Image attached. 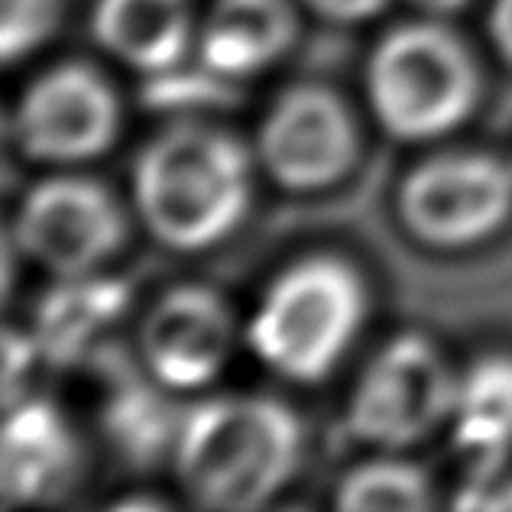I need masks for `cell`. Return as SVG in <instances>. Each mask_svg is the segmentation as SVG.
<instances>
[{"mask_svg": "<svg viewBox=\"0 0 512 512\" xmlns=\"http://www.w3.org/2000/svg\"><path fill=\"white\" fill-rule=\"evenodd\" d=\"M302 454V422L279 399L211 396L182 415L172 467L195 506L247 512L289 487Z\"/></svg>", "mask_w": 512, "mask_h": 512, "instance_id": "1", "label": "cell"}, {"mask_svg": "<svg viewBox=\"0 0 512 512\" xmlns=\"http://www.w3.org/2000/svg\"><path fill=\"white\" fill-rule=\"evenodd\" d=\"M253 163L231 133L182 120L156 133L133 163V211L179 253L218 247L244 224Z\"/></svg>", "mask_w": 512, "mask_h": 512, "instance_id": "2", "label": "cell"}, {"mask_svg": "<svg viewBox=\"0 0 512 512\" xmlns=\"http://www.w3.org/2000/svg\"><path fill=\"white\" fill-rule=\"evenodd\" d=\"M367 312V282L354 263L334 253L302 256L263 289L244 341L276 376L321 383L357 344Z\"/></svg>", "mask_w": 512, "mask_h": 512, "instance_id": "3", "label": "cell"}, {"mask_svg": "<svg viewBox=\"0 0 512 512\" xmlns=\"http://www.w3.org/2000/svg\"><path fill=\"white\" fill-rule=\"evenodd\" d=\"M480 101L470 49L435 20L402 23L367 59V104L389 137L431 143L454 133Z\"/></svg>", "mask_w": 512, "mask_h": 512, "instance_id": "4", "label": "cell"}, {"mask_svg": "<svg viewBox=\"0 0 512 512\" xmlns=\"http://www.w3.org/2000/svg\"><path fill=\"white\" fill-rule=\"evenodd\" d=\"M457 373L425 334H399L373 354L347 396L350 438L406 451L451 422Z\"/></svg>", "mask_w": 512, "mask_h": 512, "instance_id": "5", "label": "cell"}, {"mask_svg": "<svg viewBox=\"0 0 512 512\" xmlns=\"http://www.w3.org/2000/svg\"><path fill=\"white\" fill-rule=\"evenodd\" d=\"M127 240V211L111 188L78 172H56L23 192L10 244L49 276L101 273Z\"/></svg>", "mask_w": 512, "mask_h": 512, "instance_id": "6", "label": "cell"}, {"mask_svg": "<svg viewBox=\"0 0 512 512\" xmlns=\"http://www.w3.org/2000/svg\"><path fill=\"white\" fill-rule=\"evenodd\" d=\"M512 214V166L477 150L428 156L399 185V218L425 247L464 250L493 237Z\"/></svg>", "mask_w": 512, "mask_h": 512, "instance_id": "7", "label": "cell"}, {"mask_svg": "<svg viewBox=\"0 0 512 512\" xmlns=\"http://www.w3.org/2000/svg\"><path fill=\"white\" fill-rule=\"evenodd\" d=\"M120 120L124 111L114 85L91 65L62 62L23 88L13 111V140L30 163L72 169L111 153Z\"/></svg>", "mask_w": 512, "mask_h": 512, "instance_id": "8", "label": "cell"}, {"mask_svg": "<svg viewBox=\"0 0 512 512\" xmlns=\"http://www.w3.org/2000/svg\"><path fill=\"white\" fill-rule=\"evenodd\" d=\"M357 120L334 91L295 85L269 104L256 133L263 172L289 192H325L354 169Z\"/></svg>", "mask_w": 512, "mask_h": 512, "instance_id": "9", "label": "cell"}, {"mask_svg": "<svg viewBox=\"0 0 512 512\" xmlns=\"http://www.w3.org/2000/svg\"><path fill=\"white\" fill-rule=\"evenodd\" d=\"M240 338L231 302L208 286H175L140 321L146 376L169 393H195L227 370Z\"/></svg>", "mask_w": 512, "mask_h": 512, "instance_id": "10", "label": "cell"}, {"mask_svg": "<svg viewBox=\"0 0 512 512\" xmlns=\"http://www.w3.org/2000/svg\"><path fill=\"white\" fill-rule=\"evenodd\" d=\"M82 451L69 419L49 399H17L7 406L0 444L4 506L52 503L72 490Z\"/></svg>", "mask_w": 512, "mask_h": 512, "instance_id": "11", "label": "cell"}, {"mask_svg": "<svg viewBox=\"0 0 512 512\" xmlns=\"http://www.w3.org/2000/svg\"><path fill=\"white\" fill-rule=\"evenodd\" d=\"M448 425L454 448L470 464V480L454 500L467 509L487 483L503 477L512 454V354H483L457 373Z\"/></svg>", "mask_w": 512, "mask_h": 512, "instance_id": "12", "label": "cell"}, {"mask_svg": "<svg viewBox=\"0 0 512 512\" xmlns=\"http://www.w3.org/2000/svg\"><path fill=\"white\" fill-rule=\"evenodd\" d=\"M299 39L292 0H211L198 23V59L231 82H247L286 59Z\"/></svg>", "mask_w": 512, "mask_h": 512, "instance_id": "13", "label": "cell"}, {"mask_svg": "<svg viewBox=\"0 0 512 512\" xmlns=\"http://www.w3.org/2000/svg\"><path fill=\"white\" fill-rule=\"evenodd\" d=\"M91 33L107 56L140 75L182 65L198 43L195 0H98Z\"/></svg>", "mask_w": 512, "mask_h": 512, "instance_id": "14", "label": "cell"}, {"mask_svg": "<svg viewBox=\"0 0 512 512\" xmlns=\"http://www.w3.org/2000/svg\"><path fill=\"white\" fill-rule=\"evenodd\" d=\"M130 289L117 276H62L36 305L30 338L39 357L69 367L98 347L101 334L127 312Z\"/></svg>", "mask_w": 512, "mask_h": 512, "instance_id": "15", "label": "cell"}, {"mask_svg": "<svg viewBox=\"0 0 512 512\" xmlns=\"http://www.w3.org/2000/svg\"><path fill=\"white\" fill-rule=\"evenodd\" d=\"M169 389L150 380H133L127 373L111 376V396L101 415V425L111 444L127 457V464L150 467L163 457L172 461L182 415L166 399Z\"/></svg>", "mask_w": 512, "mask_h": 512, "instance_id": "16", "label": "cell"}, {"mask_svg": "<svg viewBox=\"0 0 512 512\" xmlns=\"http://www.w3.org/2000/svg\"><path fill=\"white\" fill-rule=\"evenodd\" d=\"M334 503L354 512H422L435 506V493H431V480L422 467L383 454L350 470L341 480Z\"/></svg>", "mask_w": 512, "mask_h": 512, "instance_id": "17", "label": "cell"}, {"mask_svg": "<svg viewBox=\"0 0 512 512\" xmlns=\"http://www.w3.org/2000/svg\"><path fill=\"white\" fill-rule=\"evenodd\" d=\"M62 23V0H0V52L7 65L20 59L56 36Z\"/></svg>", "mask_w": 512, "mask_h": 512, "instance_id": "18", "label": "cell"}, {"mask_svg": "<svg viewBox=\"0 0 512 512\" xmlns=\"http://www.w3.org/2000/svg\"><path fill=\"white\" fill-rule=\"evenodd\" d=\"M231 78L211 72L208 65H201V72H182V65H175L169 72L150 75L146 82V104L153 107H221L231 101L234 94Z\"/></svg>", "mask_w": 512, "mask_h": 512, "instance_id": "19", "label": "cell"}, {"mask_svg": "<svg viewBox=\"0 0 512 512\" xmlns=\"http://www.w3.org/2000/svg\"><path fill=\"white\" fill-rule=\"evenodd\" d=\"M36 357H39V350L30 334H17V328L4 331V383H7L4 406L20 399V386L26 380V373H30V367L36 363Z\"/></svg>", "mask_w": 512, "mask_h": 512, "instance_id": "20", "label": "cell"}, {"mask_svg": "<svg viewBox=\"0 0 512 512\" xmlns=\"http://www.w3.org/2000/svg\"><path fill=\"white\" fill-rule=\"evenodd\" d=\"M302 4L331 23H363L383 13L389 0H302Z\"/></svg>", "mask_w": 512, "mask_h": 512, "instance_id": "21", "label": "cell"}, {"mask_svg": "<svg viewBox=\"0 0 512 512\" xmlns=\"http://www.w3.org/2000/svg\"><path fill=\"white\" fill-rule=\"evenodd\" d=\"M487 30H490L496 52H500V59L512 69V0H493Z\"/></svg>", "mask_w": 512, "mask_h": 512, "instance_id": "22", "label": "cell"}, {"mask_svg": "<svg viewBox=\"0 0 512 512\" xmlns=\"http://www.w3.org/2000/svg\"><path fill=\"white\" fill-rule=\"evenodd\" d=\"M467 509H512V477L509 480L496 477L493 483H487V487L470 500Z\"/></svg>", "mask_w": 512, "mask_h": 512, "instance_id": "23", "label": "cell"}, {"mask_svg": "<svg viewBox=\"0 0 512 512\" xmlns=\"http://www.w3.org/2000/svg\"><path fill=\"white\" fill-rule=\"evenodd\" d=\"M409 4L419 7L425 17L441 20V17H451V13H457V10H464L470 0H409Z\"/></svg>", "mask_w": 512, "mask_h": 512, "instance_id": "24", "label": "cell"}, {"mask_svg": "<svg viewBox=\"0 0 512 512\" xmlns=\"http://www.w3.org/2000/svg\"><path fill=\"white\" fill-rule=\"evenodd\" d=\"M509 166H512V159H509Z\"/></svg>", "mask_w": 512, "mask_h": 512, "instance_id": "25", "label": "cell"}]
</instances>
